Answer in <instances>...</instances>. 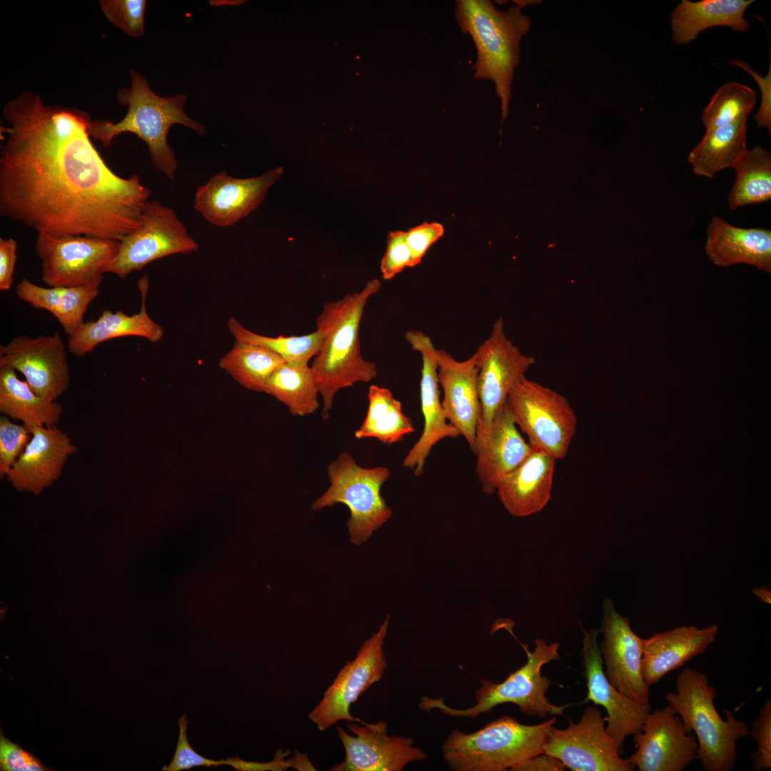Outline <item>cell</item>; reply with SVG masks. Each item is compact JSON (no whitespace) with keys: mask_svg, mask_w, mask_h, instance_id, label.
Returning <instances> with one entry per match:
<instances>
[{"mask_svg":"<svg viewBox=\"0 0 771 771\" xmlns=\"http://www.w3.org/2000/svg\"><path fill=\"white\" fill-rule=\"evenodd\" d=\"M0 126V216L37 234L121 241L138 229L150 189L122 178L89 133V115L49 106L26 91L9 100Z\"/></svg>","mask_w":771,"mask_h":771,"instance_id":"obj_1","label":"cell"},{"mask_svg":"<svg viewBox=\"0 0 771 771\" xmlns=\"http://www.w3.org/2000/svg\"><path fill=\"white\" fill-rule=\"evenodd\" d=\"M380 287L379 280H371L360 292L325 303L316 319V330L323 333V340L311 368L322 398L324 419L340 390L370 382L378 375L376 364L361 354L359 328L367 301Z\"/></svg>","mask_w":771,"mask_h":771,"instance_id":"obj_2","label":"cell"},{"mask_svg":"<svg viewBox=\"0 0 771 771\" xmlns=\"http://www.w3.org/2000/svg\"><path fill=\"white\" fill-rule=\"evenodd\" d=\"M129 74L131 86L121 89L116 94L117 101L128 106L126 116L117 123L91 121L89 135L108 148L113 139L122 133L136 134L147 144L154 167L173 181L178 161L167 142L170 128L173 124H181L204 136L206 127L185 114L186 95L159 96L150 89L148 80L142 74L133 69H130Z\"/></svg>","mask_w":771,"mask_h":771,"instance_id":"obj_3","label":"cell"},{"mask_svg":"<svg viewBox=\"0 0 771 771\" xmlns=\"http://www.w3.org/2000/svg\"><path fill=\"white\" fill-rule=\"evenodd\" d=\"M455 16L458 26L471 37L476 48L474 78L494 84L503 124L509 112L520 42L530 31L531 20L518 5L500 10L488 0H458Z\"/></svg>","mask_w":771,"mask_h":771,"instance_id":"obj_4","label":"cell"},{"mask_svg":"<svg viewBox=\"0 0 771 771\" xmlns=\"http://www.w3.org/2000/svg\"><path fill=\"white\" fill-rule=\"evenodd\" d=\"M675 688L665 700L687 731L694 732L698 745L696 760L705 771H731L737 760V742L750 735L747 722L726 708V719L721 717L714 704L717 690L709 685L703 672L683 669L677 676Z\"/></svg>","mask_w":771,"mask_h":771,"instance_id":"obj_5","label":"cell"},{"mask_svg":"<svg viewBox=\"0 0 771 771\" xmlns=\"http://www.w3.org/2000/svg\"><path fill=\"white\" fill-rule=\"evenodd\" d=\"M556 717L533 725L503 715L472 733L453 730L442 745L443 759L455 771H505L543 752Z\"/></svg>","mask_w":771,"mask_h":771,"instance_id":"obj_6","label":"cell"},{"mask_svg":"<svg viewBox=\"0 0 771 771\" xmlns=\"http://www.w3.org/2000/svg\"><path fill=\"white\" fill-rule=\"evenodd\" d=\"M533 651L528 645L520 643L527 656L526 662L519 669L511 672L500 683L481 680L482 685L475 693L477 703L468 708L455 709L447 705L443 698L433 699L423 696L418 707L430 712L438 709L445 715L455 717L475 718L481 714L491 711L494 707L504 703H513L520 711L529 717L545 718L547 715H564V710L570 705H556L550 702L545 694L551 680L541 675L542 667L560 659L558 654L559 644L548 645L541 639H536Z\"/></svg>","mask_w":771,"mask_h":771,"instance_id":"obj_7","label":"cell"},{"mask_svg":"<svg viewBox=\"0 0 771 771\" xmlns=\"http://www.w3.org/2000/svg\"><path fill=\"white\" fill-rule=\"evenodd\" d=\"M331 485L312 505L314 510L336 503L350 510L347 522L351 543L361 545L392 516L390 507L381 495L390 476L387 467L363 468L348 452L341 453L327 469Z\"/></svg>","mask_w":771,"mask_h":771,"instance_id":"obj_8","label":"cell"},{"mask_svg":"<svg viewBox=\"0 0 771 771\" xmlns=\"http://www.w3.org/2000/svg\"><path fill=\"white\" fill-rule=\"evenodd\" d=\"M507 402L532 448L556 460L566 456L578 418L565 397L525 376L511 390Z\"/></svg>","mask_w":771,"mask_h":771,"instance_id":"obj_9","label":"cell"},{"mask_svg":"<svg viewBox=\"0 0 771 771\" xmlns=\"http://www.w3.org/2000/svg\"><path fill=\"white\" fill-rule=\"evenodd\" d=\"M119 241L83 235L37 234L41 280L49 287L100 286Z\"/></svg>","mask_w":771,"mask_h":771,"instance_id":"obj_10","label":"cell"},{"mask_svg":"<svg viewBox=\"0 0 771 771\" xmlns=\"http://www.w3.org/2000/svg\"><path fill=\"white\" fill-rule=\"evenodd\" d=\"M196 240L174 211L158 201H148L140 227L119 241L118 252L104 270L126 278L157 259L198 250Z\"/></svg>","mask_w":771,"mask_h":771,"instance_id":"obj_11","label":"cell"},{"mask_svg":"<svg viewBox=\"0 0 771 771\" xmlns=\"http://www.w3.org/2000/svg\"><path fill=\"white\" fill-rule=\"evenodd\" d=\"M390 615L371 637L359 647L353 660L339 670L317 705L308 714L320 731H325L340 720L361 722L350 713V707L373 684L383 677L387 667L383 643L389 626Z\"/></svg>","mask_w":771,"mask_h":771,"instance_id":"obj_12","label":"cell"},{"mask_svg":"<svg viewBox=\"0 0 771 771\" xmlns=\"http://www.w3.org/2000/svg\"><path fill=\"white\" fill-rule=\"evenodd\" d=\"M606 717L595 706L585 708L578 722L569 718L568 727L553 726L543 752L558 757L573 771H633V765L621 757L605 728Z\"/></svg>","mask_w":771,"mask_h":771,"instance_id":"obj_13","label":"cell"},{"mask_svg":"<svg viewBox=\"0 0 771 771\" xmlns=\"http://www.w3.org/2000/svg\"><path fill=\"white\" fill-rule=\"evenodd\" d=\"M478 361V388L480 416L477 431L485 429L497 411L507 402L511 390L525 377L535 363L508 339L500 317L493 324L489 337L475 352Z\"/></svg>","mask_w":771,"mask_h":771,"instance_id":"obj_14","label":"cell"},{"mask_svg":"<svg viewBox=\"0 0 771 771\" xmlns=\"http://www.w3.org/2000/svg\"><path fill=\"white\" fill-rule=\"evenodd\" d=\"M1 366L21 373L36 395L52 401L66 391L70 383L66 347L58 332L13 338L0 346Z\"/></svg>","mask_w":771,"mask_h":771,"instance_id":"obj_15","label":"cell"},{"mask_svg":"<svg viewBox=\"0 0 771 771\" xmlns=\"http://www.w3.org/2000/svg\"><path fill=\"white\" fill-rule=\"evenodd\" d=\"M633 742L637 750L628 760L639 771H682L698 750L695 734L669 705L650 711Z\"/></svg>","mask_w":771,"mask_h":771,"instance_id":"obj_16","label":"cell"},{"mask_svg":"<svg viewBox=\"0 0 771 771\" xmlns=\"http://www.w3.org/2000/svg\"><path fill=\"white\" fill-rule=\"evenodd\" d=\"M347 724L355 735L348 734L337 726L336 731L345 749L343 762L332 767L333 771H401L409 763L422 761L427 755L415 747L414 740L405 736L387 734L388 725L384 720L376 723L361 721Z\"/></svg>","mask_w":771,"mask_h":771,"instance_id":"obj_17","label":"cell"},{"mask_svg":"<svg viewBox=\"0 0 771 771\" xmlns=\"http://www.w3.org/2000/svg\"><path fill=\"white\" fill-rule=\"evenodd\" d=\"M582 630L584 638L580 655L588 689L583 703L593 702L605 709L606 731L622 755L625 738L641 730L651 707L628 697L613 686L605 675L603 660L597 642L600 630Z\"/></svg>","mask_w":771,"mask_h":771,"instance_id":"obj_18","label":"cell"},{"mask_svg":"<svg viewBox=\"0 0 771 771\" xmlns=\"http://www.w3.org/2000/svg\"><path fill=\"white\" fill-rule=\"evenodd\" d=\"M600 632L603 639L599 648L608 681L621 693L650 705V686L641 672L644 638L633 632L629 619L616 610L608 598L603 603Z\"/></svg>","mask_w":771,"mask_h":771,"instance_id":"obj_19","label":"cell"},{"mask_svg":"<svg viewBox=\"0 0 771 771\" xmlns=\"http://www.w3.org/2000/svg\"><path fill=\"white\" fill-rule=\"evenodd\" d=\"M283 172L277 167L252 178H234L223 171L196 191L193 207L210 224L230 227L256 210Z\"/></svg>","mask_w":771,"mask_h":771,"instance_id":"obj_20","label":"cell"},{"mask_svg":"<svg viewBox=\"0 0 771 771\" xmlns=\"http://www.w3.org/2000/svg\"><path fill=\"white\" fill-rule=\"evenodd\" d=\"M405 338L422 358L420 390L424 425L419 439L405 456L403 465L413 470L415 476H420L432 448L440 440L455 438L460 433L448 421L443 413L440 400L437 349L430 338L420 331H408Z\"/></svg>","mask_w":771,"mask_h":771,"instance_id":"obj_21","label":"cell"},{"mask_svg":"<svg viewBox=\"0 0 771 771\" xmlns=\"http://www.w3.org/2000/svg\"><path fill=\"white\" fill-rule=\"evenodd\" d=\"M533 448L518 430L506 402L490 424L476 433L475 473L483 491L492 494L500 480L520 465Z\"/></svg>","mask_w":771,"mask_h":771,"instance_id":"obj_22","label":"cell"},{"mask_svg":"<svg viewBox=\"0 0 771 771\" xmlns=\"http://www.w3.org/2000/svg\"><path fill=\"white\" fill-rule=\"evenodd\" d=\"M438 378L443 391L441 405L448 421L466 440L473 453L480 416L476 353L457 361L443 349H437Z\"/></svg>","mask_w":771,"mask_h":771,"instance_id":"obj_23","label":"cell"},{"mask_svg":"<svg viewBox=\"0 0 771 771\" xmlns=\"http://www.w3.org/2000/svg\"><path fill=\"white\" fill-rule=\"evenodd\" d=\"M31 433L25 450L5 477L17 490L38 495L59 479L77 448L56 426L36 427Z\"/></svg>","mask_w":771,"mask_h":771,"instance_id":"obj_24","label":"cell"},{"mask_svg":"<svg viewBox=\"0 0 771 771\" xmlns=\"http://www.w3.org/2000/svg\"><path fill=\"white\" fill-rule=\"evenodd\" d=\"M718 626L703 628L682 625L644 639L641 672L650 686L695 656L703 653L717 639Z\"/></svg>","mask_w":771,"mask_h":771,"instance_id":"obj_25","label":"cell"},{"mask_svg":"<svg viewBox=\"0 0 771 771\" xmlns=\"http://www.w3.org/2000/svg\"><path fill=\"white\" fill-rule=\"evenodd\" d=\"M556 461L533 448L523 462L500 480L496 491L508 513L525 517L545 508L551 498Z\"/></svg>","mask_w":771,"mask_h":771,"instance_id":"obj_26","label":"cell"},{"mask_svg":"<svg viewBox=\"0 0 771 771\" xmlns=\"http://www.w3.org/2000/svg\"><path fill=\"white\" fill-rule=\"evenodd\" d=\"M705 250L715 266L744 263L771 272V231L767 228L737 227L713 216L707 226Z\"/></svg>","mask_w":771,"mask_h":771,"instance_id":"obj_27","label":"cell"},{"mask_svg":"<svg viewBox=\"0 0 771 771\" xmlns=\"http://www.w3.org/2000/svg\"><path fill=\"white\" fill-rule=\"evenodd\" d=\"M138 286L141 296L138 313L128 316L120 311L104 310L96 320L84 322L69 336L67 348L70 353L82 357L106 341L124 336H140L152 343L159 341L163 335V328L151 318L146 311L147 276L140 278Z\"/></svg>","mask_w":771,"mask_h":771,"instance_id":"obj_28","label":"cell"},{"mask_svg":"<svg viewBox=\"0 0 771 771\" xmlns=\"http://www.w3.org/2000/svg\"><path fill=\"white\" fill-rule=\"evenodd\" d=\"M753 0H682L670 15L672 39L675 44L695 40L707 29L725 26L736 32L750 28L745 11Z\"/></svg>","mask_w":771,"mask_h":771,"instance_id":"obj_29","label":"cell"},{"mask_svg":"<svg viewBox=\"0 0 771 771\" xmlns=\"http://www.w3.org/2000/svg\"><path fill=\"white\" fill-rule=\"evenodd\" d=\"M16 371L9 366H0V411L21 421L30 433L36 427L55 426L61 418V405L36 395Z\"/></svg>","mask_w":771,"mask_h":771,"instance_id":"obj_30","label":"cell"},{"mask_svg":"<svg viewBox=\"0 0 771 771\" xmlns=\"http://www.w3.org/2000/svg\"><path fill=\"white\" fill-rule=\"evenodd\" d=\"M747 119L706 130L700 142L688 156L692 172L712 178L722 170L732 168L747 150Z\"/></svg>","mask_w":771,"mask_h":771,"instance_id":"obj_31","label":"cell"},{"mask_svg":"<svg viewBox=\"0 0 771 771\" xmlns=\"http://www.w3.org/2000/svg\"><path fill=\"white\" fill-rule=\"evenodd\" d=\"M368 399L367 413L355 432L356 438H376L390 445L415 431L412 420L403 413L400 401L389 389L371 385Z\"/></svg>","mask_w":771,"mask_h":771,"instance_id":"obj_32","label":"cell"},{"mask_svg":"<svg viewBox=\"0 0 771 771\" xmlns=\"http://www.w3.org/2000/svg\"><path fill=\"white\" fill-rule=\"evenodd\" d=\"M736 178L727 198L730 209L771 199V154L760 146L746 150L732 167Z\"/></svg>","mask_w":771,"mask_h":771,"instance_id":"obj_33","label":"cell"},{"mask_svg":"<svg viewBox=\"0 0 771 771\" xmlns=\"http://www.w3.org/2000/svg\"><path fill=\"white\" fill-rule=\"evenodd\" d=\"M264 393L285 404L296 416L316 412L319 394L311 366L285 362L268 378Z\"/></svg>","mask_w":771,"mask_h":771,"instance_id":"obj_34","label":"cell"},{"mask_svg":"<svg viewBox=\"0 0 771 771\" xmlns=\"http://www.w3.org/2000/svg\"><path fill=\"white\" fill-rule=\"evenodd\" d=\"M286 361L263 346L236 341L220 360L218 366L244 388L263 392L273 371Z\"/></svg>","mask_w":771,"mask_h":771,"instance_id":"obj_35","label":"cell"},{"mask_svg":"<svg viewBox=\"0 0 771 771\" xmlns=\"http://www.w3.org/2000/svg\"><path fill=\"white\" fill-rule=\"evenodd\" d=\"M227 324L236 341L263 346L279 355L286 362L295 365L308 364L320 351L323 340V333L318 330L299 336L270 337L248 330L233 317Z\"/></svg>","mask_w":771,"mask_h":771,"instance_id":"obj_36","label":"cell"},{"mask_svg":"<svg viewBox=\"0 0 771 771\" xmlns=\"http://www.w3.org/2000/svg\"><path fill=\"white\" fill-rule=\"evenodd\" d=\"M756 96L749 86L732 81L720 86L702 111L706 130L747 119L753 109Z\"/></svg>","mask_w":771,"mask_h":771,"instance_id":"obj_37","label":"cell"},{"mask_svg":"<svg viewBox=\"0 0 771 771\" xmlns=\"http://www.w3.org/2000/svg\"><path fill=\"white\" fill-rule=\"evenodd\" d=\"M99 5L106 19L128 36L138 38L144 33V0H101Z\"/></svg>","mask_w":771,"mask_h":771,"instance_id":"obj_38","label":"cell"},{"mask_svg":"<svg viewBox=\"0 0 771 771\" xmlns=\"http://www.w3.org/2000/svg\"><path fill=\"white\" fill-rule=\"evenodd\" d=\"M98 286L64 287V301L58 321L69 336L84 323L89 305L99 293Z\"/></svg>","mask_w":771,"mask_h":771,"instance_id":"obj_39","label":"cell"},{"mask_svg":"<svg viewBox=\"0 0 771 771\" xmlns=\"http://www.w3.org/2000/svg\"><path fill=\"white\" fill-rule=\"evenodd\" d=\"M24 425L12 423L7 416L0 418V475L6 476L31 440Z\"/></svg>","mask_w":771,"mask_h":771,"instance_id":"obj_40","label":"cell"},{"mask_svg":"<svg viewBox=\"0 0 771 771\" xmlns=\"http://www.w3.org/2000/svg\"><path fill=\"white\" fill-rule=\"evenodd\" d=\"M750 735L757 744V749L749 755L752 768L763 771L771 767V700L761 706L759 714L751 722Z\"/></svg>","mask_w":771,"mask_h":771,"instance_id":"obj_41","label":"cell"},{"mask_svg":"<svg viewBox=\"0 0 771 771\" xmlns=\"http://www.w3.org/2000/svg\"><path fill=\"white\" fill-rule=\"evenodd\" d=\"M64 287H41L24 278L16 285L15 292L21 300L49 311L57 319L64 301Z\"/></svg>","mask_w":771,"mask_h":771,"instance_id":"obj_42","label":"cell"},{"mask_svg":"<svg viewBox=\"0 0 771 771\" xmlns=\"http://www.w3.org/2000/svg\"><path fill=\"white\" fill-rule=\"evenodd\" d=\"M179 735L176 751L171 763L163 767L165 771H180L195 767H217L223 765V760H214L204 757L191 746L187 738L188 719L183 714L178 721Z\"/></svg>","mask_w":771,"mask_h":771,"instance_id":"obj_43","label":"cell"},{"mask_svg":"<svg viewBox=\"0 0 771 771\" xmlns=\"http://www.w3.org/2000/svg\"><path fill=\"white\" fill-rule=\"evenodd\" d=\"M405 267L412 268V257L405 239V232H390L387 247L381 262V271L384 280L393 278Z\"/></svg>","mask_w":771,"mask_h":771,"instance_id":"obj_44","label":"cell"},{"mask_svg":"<svg viewBox=\"0 0 771 771\" xmlns=\"http://www.w3.org/2000/svg\"><path fill=\"white\" fill-rule=\"evenodd\" d=\"M1 770L6 771H42L47 770L34 756L22 750L19 746L0 735Z\"/></svg>","mask_w":771,"mask_h":771,"instance_id":"obj_45","label":"cell"},{"mask_svg":"<svg viewBox=\"0 0 771 771\" xmlns=\"http://www.w3.org/2000/svg\"><path fill=\"white\" fill-rule=\"evenodd\" d=\"M444 233L442 224L425 222L405 232V239L411 253L412 267L420 263L430 246Z\"/></svg>","mask_w":771,"mask_h":771,"instance_id":"obj_46","label":"cell"},{"mask_svg":"<svg viewBox=\"0 0 771 771\" xmlns=\"http://www.w3.org/2000/svg\"><path fill=\"white\" fill-rule=\"evenodd\" d=\"M729 63L735 66L741 68L748 73L756 81L761 93V103L758 111L755 114L754 119L758 127L767 128L771 131V64L769 71L765 76H762L757 72L753 71L750 64L742 60H731Z\"/></svg>","mask_w":771,"mask_h":771,"instance_id":"obj_47","label":"cell"},{"mask_svg":"<svg viewBox=\"0 0 771 771\" xmlns=\"http://www.w3.org/2000/svg\"><path fill=\"white\" fill-rule=\"evenodd\" d=\"M17 242L12 238H0V290L11 288L16 261Z\"/></svg>","mask_w":771,"mask_h":771,"instance_id":"obj_48","label":"cell"},{"mask_svg":"<svg viewBox=\"0 0 771 771\" xmlns=\"http://www.w3.org/2000/svg\"><path fill=\"white\" fill-rule=\"evenodd\" d=\"M565 766L558 757L545 752L537 754L513 767L511 771H563Z\"/></svg>","mask_w":771,"mask_h":771,"instance_id":"obj_49","label":"cell"},{"mask_svg":"<svg viewBox=\"0 0 771 771\" xmlns=\"http://www.w3.org/2000/svg\"><path fill=\"white\" fill-rule=\"evenodd\" d=\"M282 752H278V755L275 756L274 760L267 763H258L246 762L238 757L228 758L223 760V765L232 766L236 770H282L288 767H292L291 759L284 762Z\"/></svg>","mask_w":771,"mask_h":771,"instance_id":"obj_50","label":"cell"},{"mask_svg":"<svg viewBox=\"0 0 771 771\" xmlns=\"http://www.w3.org/2000/svg\"><path fill=\"white\" fill-rule=\"evenodd\" d=\"M752 592L758 597L762 603H771V592L766 587L761 585L759 588H753Z\"/></svg>","mask_w":771,"mask_h":771,"instance_id":"obj_51","label":"cell"},{"mask_svg":"<svg viewBox=\"0 0 771 771\" xmlns=\"http://www.w3.org/2000/svg\"><path fill=\"white\" fill-rule=\"evenodd\" d=\"M243 2H244V1H239V0H216V1H209V4H210L211 5H212V6H224V5H227V6H238V5H239V4H243Z\"/></svg>","mask_w":771,"mask_h":771,"instance_id":"obj_52","label":"cell"}]
</instances>
